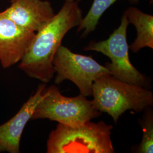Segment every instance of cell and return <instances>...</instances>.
<instances>
[{
	"instance_id": "obj_4",
	"label": "cell",
	"mask_w": 153,
	"mask_h": 153,
	"mask_svg": "<svg viewBox=\"0 0 153 153\" xmlns=\"http://www.w3.org/2000/svg\"><path fill=\"white\" fill-rule=\"evenodd\" d=\"M101 115L95 108L92 100L80 94L67 97L53 85L46 88L31 119H48L65 126H80Z\"/></svg>"
},
{
	"instance_id": "obj_13",
	"label": "cell",
	"mask_w": 153,
	"mask_h": 153,
	"mask_svg": "<svg viewBox=\"0 0 153 153\" xmlns=\"http://www.w3.org/2000/svg\"><path fill=\"white\" fill-rule=\"evenodd\" d=\"M65 2H74V1H77L78 2L81 1L82 0H64Z\"/></svg>"
},
{
	"instance_id": "obj_12",
	"label": "cell",
	"mask_w": 153,
	"mask_h": 153,
	"mask_svg": "<svg viewBox=\"0 0 153 153\" xmlns=\"http://www.w3.org/2000/svg\"><path fill=\"white\" fill-rule=\"evenodd\" d=\"M143 135L137 153H153V114H149L142 122Z\"/></svg>"
},
{
	"instance_id": "obj_2",
	"label": "cell",
	"mask_w": 153,
	"mask_h": 153,
	"mask_svg": "<svg viewBox=\"0 0 153 153\" xmlns=\"http://www.w3.org/2000/svg\"><path fill=\"white\" fill-rule=\"evenodd\" d=\"M93 96L95 108L100 112L107 113L116 124L126 111L140 112L153 104L152 91L121 81L110 74L99 76L94 81Z\"/></svg>"
},
{
	"instance_id": "obj_6",
	"label": "cell",
	"mask_w": 153,
	"mask_h": 153,
	"mask_svg": "<svg viewBox=\"0 0 153 153\" xmlns=\"http://www.w3.org/2000/svg\"><path fill=\"white\" fill-rule=\"evenodd\" d=\"M53 65L57 73L56 85L69 80L85 97L93 95V83L97 78L110 74L105 66L99 64L92 57L73 53L62 45L55 53Z\"/></svg>"
},
{
	"instance_id": "obj_9",
	"label": "cell",
	"mask_w": 153,
	"mask_h": 153,
	"mask_svg": "<svg viewBox=\"0 0 153 153\" xmlns=\"http://www.w3.org/2000/svg\"><path fill=\"white\" fill-rule=\"evenodd\" d=\"M45 88V83L39 85L36 92L24 103L16 115L0 126V153L20 152V140L22 133L43 97Z\"/></svg>"
},
{
	"instance_id": "obj_5",
	"label": "cell",
	"mask_w": 153,
	"mask_h": 153,
	"mask_svg": "<svg viewBox=\"0 0 153 153\" xmlns=\"http://www.w3.org/2000/svg\"><path fill=\"white\" fill-rule=\"evenodd\" d=\"M129 22L124 13L120 26L103 41H91L84 48L86 51H95L108 57L111 63H107L105 67L110 75L121 81L139 85L148 86V80L142 73L131 64L129 59V46L127 42V30Z\"/></svg>"
},
{
	"instance_id": "obj_1",
	"label": "cell",
	"mask_w": 153,
	"mask_h": 153,
	"mask_svg": "<svg viewBox=\"0 0 153 153\" xmlns=\"http://www.w3.org/2000/svg\"><path fill=\"white\" fill-rule=\"evenodd\" d=\"M83 12L77 1L65 2L60 11L43 27L35 33L19 64L27 76L48 83L55 73L53 60L67 33L78 27Z\"/></svg>"
},
{
	"instance_id": "obj_10",
	"label": "cell",
	"mask_w": 153,
	"mask_h": 153,
	"mask_svg": "<svg viewBox=\"0 0 153 153\" xmlns=\"http://www.w3.org/2000/svg\"><path fill=\"white\" fill-rule=\"evenodd\" d=\"M129 23L134 26L137 37L129 46L134 53L148 47L153 49V16L140 10L136 7H130L125 12Z\"/></svg>"
},
{
	"instance_id": "obj_11",
	"label": "cell",
	"mask_w": 153,
	"mask_h": 153,
	"mask_svg": "<svg viewBox=\"0 0 153 153\" xmlns=\"http://www.w3.org/2000/svg\"><path fill=\"white\" fill-rule=\"evenodd\" d=\"M119 0H94L87 14L82 19L80 25L78 26L77 32L82 31L81 37L87 36L90 33L96 30L99 19L111 6ZM133 2H137L140 0H128Z\"/></svg>"
},
{
	"instance_id": "obj_8",
	"label": "cell",
	"mask_w": 153,
	"mask_h": 153,
	"mask_svg": "<svg viewBox=\"0 0 153 153\" xmlns=\"http://www.w3.org/2000/svg\"><path fill=\"white\" fill-rule=\"evenodd\" d=\"M2 11L17 25L35 33L56 14L51 3L43 0H11Z\"/></svg>"
},
{
	"instance_id": "obj_3",
	"label": "cell",
	"mask_w": 153,
	"mask_h": 153,
	"mask_svg": "<svg viewBox=\"0 0 153 153\" xmlns=\"http://www.w3.org/2000/svg\"><path fill=\"white\" fill-rule=\"evenodd\" d=\"M113 126L103 121H88L71 126L59 123L49 134L47 153H114Z\"/></svg>"
},
{
	"instance_id": "obj_7",
	"label": "cell",
	"mask_w": 153,
	"mask_h": 153,
	"mask_svg": "<svg viewBox=\"0 0 153 153\" xmlns=\"http://www.w3.org/2000/svg\"><path fill=\"white\" fill-rule=\"evenodd\" d=\"M35 35L0 11V62L4 68L21 61Z\"/></svg>"
}]
</instances>
